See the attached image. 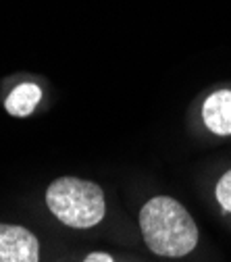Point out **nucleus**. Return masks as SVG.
<instances>
[{"instance_id":"1","label":"nucleus","mask_w":231,"mask_h":262,"mask_svg":"<svg viewBox=\"0 0 231 262\" xmlns=\"http://www.w3.org/2000/svg\"><path fill=\"white\" fill-rule=\"evenodd\" d=\"M140 229L150 252L164 258L187 256L198 246V227L181 202L156 195L142 206Z\"/></svg>"},{"instance_id":"2","label":"nucleus","mask_w":231,"mask_h":262,"mask_svg":"<svg viewBox=\"0 0 231 262\" xmlns=\"http://www.w3.org/2000/svg\"><path fill=\"white\" fill-rule=\"evenodd\" d=\"M50 212L73 229H90L104 219V193L100 185L77 177H60L48 185Z\"/></svg>"},{"instance_id":"3","label":"nucleus","mask_w":231,"mask_h":262,"mask_svg":"<svg viewBox=\"0 0 231 262\" xmlns=\"http://www.w3.org/2000/svg\"><path fill=\"white\" fill-rule=\"evenodd\" d=\"M38 237L19 225H0V262H38Z\"/></svg>"},{"instance_id":"4","label":"nucleus","mask_w":231,"mask_h":262,"mask_svg":"<svg viewBox=\"0 0 231 262\" xmlns=\"http://www.w3.org/2000/svg\"><path fill=\"white\" fill-rule=\"evenodd\" d=\"M204 125L217 136H231V90H219L202 106Z\"/></svg>"},{"instance_id":"5","label":"nucleus","mask_w":231,"mask_h":262,"mask_svg":"<svg viewBox=\"0 0 231 262\" xmlns=\"http://www.w3.org/2000/svg\"><path fill=\"white\" fill-rule=\"evenodd\" d=\"M40 100H42L40 85H36V83H21V85H17L9 94L5 106H7V113L9 115L23 119V117H29L31 113L36 111V106H38Z\"/></svg>"},{"instance_id":"6","label":"nucleus","mask_w":231,"mask_h":262,"mask_svg":"<svg viewBox=\"0 0 231 262\" xmlns=\"http://www.w3.org/2000/svg\"><path fill=\"white\" fill-rule=\"evenodd\" d=\"M215 193H217V202L223 206V210L231 212V169L219 179Z\"/></svg>"},{"instance_id":"7","label":"nucleus","mask_w":231,"mask_h":262,"mask_svg":"<svg viewBox=\"0 0 231 262\" xmlns=\"http://www.w3.org/2000/svg\"><path fill=\"white\" fill-rule=\"evenodd\" d=\"M83 262H115L109 254H104V252H94V254H90Z\"/></svg>"}]
</instances>
